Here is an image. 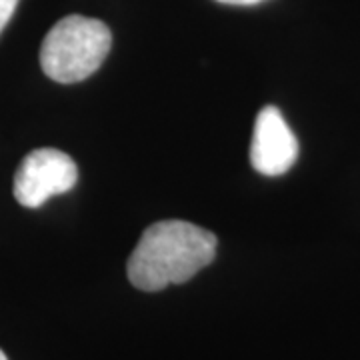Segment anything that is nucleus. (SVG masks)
I'll return each instance as SVG.
<instances>
[{"label": "nucleus", "mask_w": 360, "mask_h": 360, "mask_svg": "<svg viewBox=\"0 0 360 360\" xmlns=\"http://www.w3.org/2000/svg\"><path fill=\"white\" fill-rule=\"evenodd\" d=\"M112 46L110 28L96 20L70 14L49 30L40 46L44 75L60 84H75L92 77Z\"/></svg>", "instance_id": "nucleus-2"}, {"label": "nucleus", "mask_w": 360, "mask_h": 360, "mask_svg": "<svg viewBox=\"0 0 360 360\" xmlns=\"http://www.w3.org/2000/svg\"><path fill=\"white\" fill-rule=\"evenodd\" d=\"M16 6H18V0H0V32L6 28L8 20L13 18Z\"/></svg>", "instance_id": "nucleus-5"}, {"label": "nucleus", "mask_w": 360, "mask_h": 360, "mask_svg": "<svg viewBox=\"0 0 360 360\" xmlns=\"http://www.w3.org/2000/svg\"><path fill=\"white\" fill-rule=\"evenodd\" d=\"M217 236L186 220H160L142 232L127 264L130 284L158 292L184 284L217 257Z\"/></svg>", "instance_id": "nucleus-1"}, {"label": "nucleus", "mask_w": 360, "mask_h": 360, "mask_svg": "<svg viewBox=\"0 0 360 360\" xmlns=\"http://www.w3.org/2000/svg\"><path fill=\"white\" fill-rule=\"evenodd\" d=\"M77 162L56 148H37L25 156L14 174V198L26 208H39L51 196L75 188Z\"/></svg>", "instance_id": "nucleus-3"}, {"label": "nucleus", "mask_w": 360, "mask_h": 360, "mask_svg": "<svg viewBox=\"0 0 360 360\" xmlns=\"http://www.w3.org/2000/svg\"><path fill=\"white\" fill-rule=\"evenodd\" d=\"M0 360H8V359H6V354H4L2 350H0Z\"/></svg>", "instance_id": "nucleus-7"}, {"label": "nucleus", "mask_w": 360, "mask_h": 360, "mask_svg": "<svg viewBox=\"0 0 360 360\" xmlns=\"http://www.w3.org/2000/svg\"><path fill=\"white\" fill-rule=\"evenodd\" d=\"M298 158V141L276 106H264L258 112L250 142L252 168L264 176H281Z\"/></svg>", "instance_id": "nucleus-4"}, {"label": "nucleus", "mask_w": 360, "mask_h": 360, "mask_svg": "<svg viewBox=\"0 0 360 360\" xmlns=\"http://www.w3.org/2000/svg\"><path fill=\"white\" fill-rule=\"evenodd\" d=\"M217 2L231 4V6H255V4H260V2H264V0H217Z\"/></svg>", "instance_id": "nucleus-6"}]
</instances>
